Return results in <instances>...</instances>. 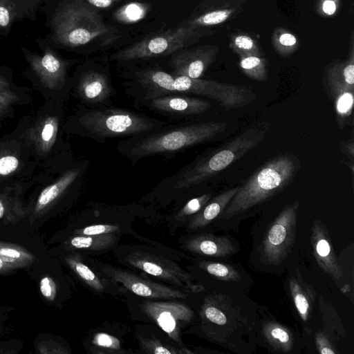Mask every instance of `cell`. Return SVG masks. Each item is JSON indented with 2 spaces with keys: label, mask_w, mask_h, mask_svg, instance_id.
Returning a JSON list of instances; mask_svg holds the SVG:
<instances>
[{
  "label": "cell",
  "mask_w": 354,
  "mask_h": 354,
  "mask_svg": "<svg viewBox=\"0 0 354 354\" xmlns=\"http://www.w3.org/2000/svg\"><path fill=\"white\" fill-rule=\"evenodd\" d=\"M260 305L238 286L218 283L203 297L198 331L209 342L236 354H253L257 346Z\"/></svg>",
  "instance_id": "cell-1"
},
{
  "label": "cell",
  "mask_w": 354,
  "mask_h": 354,
  "mask_svg": "<svg viewBox=\"0 0 354 354\" xmlns=\"http://www.w3.org/2000/svg\"><path fill=\"white\" fill-rule=\"evenodd\" d=\"M64 104L45 102L24 115L13 129L26 145L39 172L52 171L73 160L69 143L64 138Z\"/></svg>",
  "instance_id": "cell-2"
},
{
  "label": "cell",
  "mask_w": 354,
  "mask_h": 354,
  "mask_svg": "<svg viewBox=\"0 0 354 354\" xmlns=\"http://www.w3.org/2000/svg\"><path fill=\"white\" fill-rule=\"evenodd\" d=\"M300 168L299 158L291 153L279 154L259 167L241 186L216 221L230 227L254 207L269 201L288 187Z\"/></svg>",
  "instance_id": "cell-3"
},
{
  "label": "cell",
  "mask_w": 354,
  "mask_h": 354,
  "mask_svg": "<svg viewBox=\"0 0 354 354\" xmlns=\"http://www.w3.org/2000/svg\"><path fill=\"white\" fill-rule=\"evenodd\" d=\"M164 126V122L118 109H84L71 115L64 125L66 133L95 140L135 136Z\"/></svg>",
  "instance_id": "cell-4"
},
{
  "label": "cell",
  "mask_w": 354,
  "mask_h": 354,
  "mask_svg": "<svg viewBox=\"0 0 354 354\" xmlns=\"http://www.w3.org/2000/svg\"><path fill=\"white\" fill-rule=\"evenodd\" d=\"M268 130L260 124L207 151L171 178L174 189L185 190L216 176L261 143Z\"/></svg>",
  "instance_id": "cell-5"
},
{
  "label": "cell",
  "mask_w": 354,
  "mask_h": 354,
  "mask_svg": "<svg viewBox=\"0 0 354 354\" xmlns=\"http://www.w3.org/2000/svg\"><path fill=\"white\" fill-rule=\"evenodd\" d=\"M224 122H204L158 131L118 145L121 152L134 160L156 154L178 152L207 142L227 129Z\"/></svg>",
  "instance_id": "cell-6"
},
{
  "label": "cell",
  "mask_w": 354,
  "mask_h": 354,
  "mask_svg": "<svg viewBox=\"0 0 354 354\" xmlns=\"http://www.w3.org/2000/svg\"><path fill=\"white\" fill-rule=\"evenodd\" d=\"M299 208L298 201L286 204L261 234L254 238L251 255L254 264L261 270L283 272L295 242Z\"/></svg>",
  "instance_id": "cell-7"
},
{
  "label": "cell",
  "mask_w": 354,
  "mask_h": 354,
  "mask_svg": "<svg viewBox=\"0 0 354 354\" xmlns=\"http://www.w3.org/2000/svg\"><path fill=\"white\" fill-rule=\"evenodd\" d=\"M52 40L66 47L86 44L110 31L97 8L83 0H67L53 15Z\"/></svg>",
  "instance_id": "cell-8"
},
{
  "label": "cell",
  "mask_w": 354,
  "mask_h": 354,
  "mask_svg": "<svg viewBox=\"0 0 354 354\" xmlns=\"http://www.w3.org/2000/svg\"><path fill=\"white\" fill-rule=\"evenodd\" d=\"M28 68L26 76L45 102L64 104L70 97L72 80L68 77L69 62L50 47L42 54L24 52Z\"/></svg>",
  "instance_id": "cell-9"
},
{
  "label": "cell",
  "mask_w": 354,
  "mask_h": 354,
  "mask_svg": "<svg viewBox=\"0 0 354 354\" xmlns=\"http://www.w3.org/2000/svg\"><path fill=\"white\" fill-rule=\"evenodd\" d=\"M138 81L148 91L147 100L168 93H189L207 97L223 105L228 102L232 93V88L228 83L175 75L158 69L140 72Z\"/></svg>",
  "instance_id": "cell-10"
},
{
  "label": "cell",
  "mask_w": 354,
  "mask_h": 354,
  "mask_svg": "<svg viewBox=\"0 0 354 354\" xmlns=\"http://www.w3.org/2000/svg\"><path fill=\"white\" fill-rule=\"evenodd\" d=\"M216 32L211 28L184 26L151 35L114 55L117 60L130 61L173 54Z\"/></svg>",
  "instance_id": "cell-11"
},
{
  "label": "cell",
  "mask_w": 354,
  "mask_h": 354,
  "mask_svg": "<svg viewBox=\"0 0 354 354\" xmlns=\"http://www.w3.org/2000/svg\"><path fill=\"white\" fill-rule=\"evenodd\" d=\"M82 163L73 160L52 171H40L26 212L41 216L50 212L80 185L83 174Z\"/></svg>",
  "instance_id": "cell-12"
},
{
  "label": "cell",
  "mask_w": 354,
  "mask_h": 354,
  "mask_svg": "<svg viewBox=\"0 0 354 354\" xmlns=\"http://www.w3.org/2000/svg\"><path fill=\"white\" fill-rule=\"evenodd\" d=\"M38 172L26 145L14 132L0 138V187L34 180Z\"/></svg>",
  "instance_id": "cell-13"
},
{
  "label": "cell",
  "mask_w": 354,
  "mask_h": 354,
  "mask_svg": "<svg viewBox=\"0 0 354 354\" xmlns=\"http://www.w3.org/2000/svg\"><path fill=\"white\" fill-rule=\"evenodd\" d=\"M125 261L131 267L181 287L191 294H198L205 290V286L194 283L189 273L165 257L135 251L127 255Z\"/></svg>",
  "instance_id": "cell-14"
},
{
  "label": "cell",
  "mask_w": 354,
  "mask_h": 354,
  "mask_svg": "<svg viewBox=\"0 0 354 354\" xmlns=\"http://www.w3.org/2000/svg\"><path fill=\"white\" fill-rule=\"evenodd\" d=\"M259 312L257 345L274 353H299L303 346L299 334L278 321L265 307L260 305Z\"/></svg>",
  "instance_id": "cell-15"
},
{
  "label": "cell",
  "mask_w": 354,
  "mask_h": 354,
  "mask_svg": "<svg viewBox=\"0 0 354 354\" xmlns=\"http://www.w3.org/2000/svg\"><path fill=\"white\" fill-rule=\"evenodd\" d=\"M143 310L157 325L178 344H182L181 328L194 317V311L187 305L173 301L144 302Z\"/></svg>",
  "instance_id": "cell-16"
},
{
  "label": "cell",
  "mask_w": 354,
  "mask_h": 354,
  "mask_svg": "<svg viewBox=\"0 0 354 354\" xmlns=\"http://www.w3.org/2000/svg\"><path fill=\"white\" fill-rule=\"evenodd\" d=\"M310 243L319 266L335 282L344 294L349 293L351 290L346 283L344 272L334 252L328 229L317 218L313 222Z\"/></svg>",
  "instance_id": "cell-17"
},
{
  "label": "cell",
  "mask_w": 354,
  "mask_h": 354,
  "mask_svg": "<svg viewBox=\"0 0 354 354\" xmlns=\"http://www.w3.org/2000/svg\"><path fill=\"white\" fill-rule=\"evenodd\" d=\"M104 272L115 282L138 296L150 299H187L191 293L156 283L132 274L127 270L106 267Z\"/></svg>",
  "instance_id": "cell-18"
},
{
  "label": "cell",
  "mask_w": 354,
  "mask_h": 354,
  "mask_svg": "<svg viewBox=\"0 0 354 354\" xmlns=\"http://www.w3.org/2000/svg\"><path fill=\"white\" fill-rule=\"evenodd\" d=\"M288 293L297 312L304 333L313 332V315L316 301L315 290L303 278L300 270L290 268L286 278Z\"/></svg>",
  "instance_id": "cell-19"
},
{
  "label": "cell",
  "mask_w": 354,
  "mask_h": 354,
  "mask_svg": "<svg viewBox=\"0 0 354 354\" xmlns=\"http://www.w3.org/2000/svg\"><path fill=\"white\" fill-rule=\"evenodd\" d=\"M218 51L219 48L212 44L186 48L173 53L169 64L175 75L201 78L215 62Z\"/></svg>",
  "instance_id": "cell-20"
},
{
  "label": "cell",
  "mask_w": 354,
  "mask_h": 354,
  "mask_svg": "<svg viewBox=\"0 0 354 354\" xmlns=\"http://www.w3.org/2000/svg\"><path fill=\"white\" fill-rule=\"evenodd\" d=\"M248 0H205L186 25L212 28L236 18L243 11Z\"/></svg>",
  "instance_id": "cell-21"
},
{
  "label": "cell",
  "mask_w": 354,
  "mask_h": 354,
  "mask_svg": "<svg viewBox=\"0 0 354 354\" xmlns=\"http://www.w3.org/2000/svg\"><path fill=\"white\" fill-rule=\"evenodd\" d=\"M112 93L107 75L96 70L84 71L72 80L71 95L88 106L107 102Z\"/></svg>",
  "instance_id": "cell-22"
},
{
  "label": "cell",
  "mask_w": 354,
  "mask_h": 354,
  "mask_svg": "<svg viewBox=\"0 0 354 354\" xmlns=\"http://www.w3.org/2000/svg\"><path fill=\"white\" fill-rule=\"evenodd\" d=\"M323 84L328 96L347 90L354 91V37L351 32L347 56L344 60H335L326 65L323 73Z\"/></svg>",
  "instance_id": "cell-23"
},
{
  "label": "cell",
  "mask_w": 354,
  "mask_h": 354,
  "mask_svg": "<svg viewBox=\"0 0 354 354\" xmlns=\"http://www.w3.org/2000/svg\"><path fill=\"white\" fill-rule=\"evenodd\" d=\"M185 249L194 254L215 258L230 257L239 252V242L229 235L203 233L188 238Z\"/></svg>",
  "instance_id": "cell-24"
},
{
  "label": "cell",
  "mask_w": 354,
  "mask_h": 354,
  "mask_svg": "<svg viewBox=\"0 0 354 354\" xmlns=\"http://www.w3.org/2000/svg\"><path fill=\"white\" fill-rule=\"evenodd\" d=\"M155 111L175 115H191L208 111L212 104L207 100L189 96L160 95L147 100Z\"/></svg>",
  "instance_id": "cell-25"
},
{
  "label": "cell",
  "mask_w": 354,
  "mask_h": 354,
  "mask_svg": "<svg viewBox=\"0 0 354 354\" xmlns=\"http://www.w3.org/2000/svg\"><path fill=\"white\" fill-rule=\"evenodd\" d=\"M198 266L218 283L234 285L248 292L253 284L251 275L234 262L205 260L200 261Z\"/></svg>",
  "instance_id": "cell-26"
},
{
  "label": "cell",
  "mask_w": 354,
  "mask_h": 354,
  "mask_svg": "<svg viewBox=\"0 0 354 354\" xmlns=\"http://www.w3.org/2000/svg\"><path fill=\"white\" fill-rule=\"evenodd\" d=\"M35 180L13 186L0 187V220L13 219L26 213L23 196L34 185Z\"/></svg>",
  "instance_id": "cell-27"
},
{
  "label": "cell",
  "mask_w": 354,
  "mask_h": 354,
  "mask_svg": "<svg viewBox=\"0 0 354 354\" xmlns=\"http://www.w3.org/2000/svg\"><path fill=\"white\" fill-rule=\"evenodd\" d=\"M238 189L239 186H236L212 198L199 212L189 218L187 227L191 230H196L216 221Z\"/></svg>",
  "instance_id": "cell-28"
},
{
  "label": "cell",
  "mask_w": 354,
  "mask_h": 354,
  "mask_svg": "<svg viewBox=\"0 0 354 354\" xmlns=\"http://www.w3.org/2000/svg\"><path fill=\"white\" fill-rule=\"evenodd\" d=\"M30 88L16 84L0 88V125L15 115V108L32 103Z\"/></svg>",
  "instance_id": "cell-29"
},
{
  "label": "cell",
  "mask_w": 354,
  "mask_h": 354,
  "mask_svg": "<svg viewBox=\"0 0 354 354\" xmlns=\"http://www.w3.org/2000/svg\"><path fill=\"white\" fill-rule=\"evenodd\" d=\"M319 311L323 322V330L335 343L340 339H345L347 336L344 324L333 308L321 295L318 299Z\"/></svg>",
  "instance_id": "cell-30"
},
{
  "label": "cell",
  "mask_w": 354,
  "mask_h": 354,
  "mask_svg": "<svg viewBox=\"0 0 354 354\" xmlns=\"http://www.w3.org/2000/svg\"><path fill=\"white\" fill-rule=\"evenodd\" d=\"M230 48L239 57L246 55L264 56L259 42L250 35L236 32L230 35Z\"/></svg>",
  "instance_id": "cell-31"
},
{
  "label": "cell",
  "mask_w": 354,
  "mask_h": 354,
  "mask_svg": "<svg viewBox=\"0 0 354 354\" xmlns=\"http://www.w3.org/2000/svg\"><path fill=\"white\" fill-rule=\"evenodd\" d=\"M272 44L274 50L283 57L294 54L300 46L297 36L283 27H277L273 30Z\"/></svg>",
  "instance_id": "cell-32"
},
{
  "label": "cell",
  "mask_w": 354,
  "mask_h": 354,
  "mask_svg": "<svg viewBox=\"0 0 354 354\" xmlns=\"http://www.w3.org/2000/svg\"><path fill=\"white\" fill-rule=\"evenodd\" d=\"M0 259L12 268H18L30 265L34 257L17 245L0 241Z\"/></svg>",
  "instance_id": "cell-33"
},
{
  "label": "cell",
  "mask_w": 354,
  "mask_h": 354,
  "mask_svg": "<svg viewBox=\"0 0 354 354\" xmlns=\"http://www.w3.org/2000/svg\"><path fill=\"white\" fill-rule=\"evenodd\" d=\"M116 241L115 233L99 235H77L70 240V245L75 249L100 250L113 245Z\"/></svg>",
  "instance_id": "cell-34"
},
{
  "label": "cell",
  "mask_w": 354,
  "mask_h": 354,
  "mask_svg": "<svg viewBox=\"0 0 354 354\" xmlns=\"http://www.w3.org/2000/svg\"><path fill=\"white\" fill-rule=\"evenodd\" d=\"M66 261L72 270L85 282L90 288L97 292H103L105 286L99 277L90 269L77 254L69 255Z\"/></svg>",
  "instance_id": "cell-35"
},
{
  "label": "cell",
  "mask_w": 354,
  "mask_h": 354,
  "mask_svg": "<svg viewBox=\"0 0 354 354\" xmlns=\"http://www.w3.org/2000/svg\"><path fill=\"white\" fill-rule=\"evenodd\" d=\"M239 64L242 72L248 77L258 82L268 80V62L264 56H241Z\"/></svg>",
  "instance_id": "cell-36"
},
{
  "label": "cell",
  "mask_w": 354,
  "mask_h": 354,
  "mask_svg": "<svg viewBox=\"0 0 354 354\" xmlns=\"http://www.w3.org/2000/svg\"><path fill=\"white\" fill-rule=\"evenodd\" d=\"M354 91H342L331 98L335 106L337 123L339 129L344 128L352 115Z\"/></svg>",
  "instance_id": "cell-37"
},
{
  "label": "cell",
  "mask_w": 354,
  "mask_h": 354,
  "mask_svg": "<svg viewBox=\"0 0 354 354\" xmlns=\"http://www.w3.org/2000/svg\"><path fill=\"white\" fill-rule=\"evenodd\" d=\"M142 350L147 353L154 354H182L193 353L194 352L185 348H176L169 345H165L156 338H138Z\"/></svg>",
  "instance_id": "cell-38"
},
{
  "label": "cell",
  "mask_w": 354,
  "mask_h": 354,
  "mask_svg": "<svg viewBox=\"0 0 354 354\" xmlns=\"http://www.w3.org/2000/svg\"><path fill=\"white\" fill-rule=\"evenodd\" d=\"M22 16V11L14 0H0V28L6 30Z\"/></svg>",
  "instance_id": "cell-39"
},
{
  "label": "cell",
  "mask_w": 354,
  "mask_h": 354,
  "mask_svg": "<svg viewBox=\"0 0 354 354\" xmlns=\"http://www.w3.org/2000/svg\"><path fill=\"white\" fill-rule=\"evenodd\" d=\"M147 12V6L132 3L121 8L115 14L118 20L125 22H135L141 19Z\"/></svg>",
  "instance_id": "cell-40"
},
{
  "label": "cell",
  "mask_w": 354,
  "mask_h": 354,
  "mask_svg": "<svg viewBox=\"0 0 354 354\" xmlns=\"http://www.w3.org/2000/svg\"><path fill=\"white\" fill-rule=\"evenodd\" d=\"M212 194H205L189 201L176 214L175 219L184 221L187 217L194 215L212 198Z\"/></svg>",
  "instance_id": "cell-41"
},
{
  "label": "cell",
  "mask_w": 354,
  "mask_h": 354,
  "mask_svg": "<svg viewBox=\"0 0 354 354\" xmlns=\"http://www.w3.org/2000/svg\"><path fill=\"white\" fill-rule=\"evenodd\" d=\"M92 344L96 347L106 350L108 352L120 351L122 348L120 340L110 334L97 333L93 337Z\"/></svg>",
  "instance_id": "cell-42"
},
{
  "label": "cell",
  "mask_w": 354,
  "mask_h": 354,
  "mask_svg": "<svg viewBox=\"0 0 354 354\" xmlns=\"http://www.w3.org/2000/svg\"><path fill=\"white\" fill-rule=\"evenodd\" d=\"M342 0H314L315 12L322 17H333L339 11Z\"/></svg>",
  "instance_id": "cell-43"
},
{
  "label": "cell",
  "mask_w": 354,
  "mask_h": 354,
  "mask_svg": "<svg viewBox=\"0 0 354 354\" xmlns=\"http://www.w3.org/2000/svg\"><path fill=\"white\" fill-rule=\"evenodd\" d=\"M315 343L317 352L320 354H337L339 353L335 343L323 330H317L315 333Z\"/></svg>",
  "instance_id": "cell-44"
},
{
  "label": "cell",
  "mask_w": 354,
  "mask_h": 354,
  "mask_svg": "<svg viewBox=\"0 0 354 354\" xmlns=\"http://www.w3.org/2000/svg\"><path fill=\"white\" fill-rule=\"evenodd\" d=\"M120 227L115 225L98 224L77 230L75 233L77 235H99L109 233H117Z\"/></svg>",
  "instance_id": "cell-45"
},
{
  "label": "cell",
  "mask_w": 354,
  "mask_h": 354,
  "mask_svg": "<svg viewBox=\"0 0 354 354\" xmlns=\"http://www.w3.org/2000/svg\"><path fill=\"white\" fill-rule=\"evenodd\" d=\"M39 289L44 297L53 299L55 295V285L53 281L48 277H43L39 283Z\"/></svg>",
  "instance_id": "cell-46"
},
{
  "label": "cell",
  "mask_w": 354,
  "mask_h": 354,
  "mask_svg": "<svg viewBox=\"0 0 354 354\" xmlns=\"http://www.w3.org/2000/svg\"><path fill=\"white\" fill-rule=\"evenodd\" d=\"M341 151L344 153L353 162L354 158V140L353 136L347 142H342L340 144Z\"/></svg>",
  "instance_id": "cell-47"
},
{
  "label": "cell",
  "mask_w": 354,
  "mask_h": 354,
  "mask_svg": "<svg viewBox=\"0 0 354 354\" xmlns=\"http://www.w3.org/2000/svg\"><path fill=\"white\" fill-rule=\"evenodd\" d=\"M97 8H107L122 0H83Z\"/></svg>",
  "instance_id": "cell-48"
},
{
  "label": "cell",
  "mask_w": 354,
  "mask_h": 354,
  "mask_svg": "<svg viewBox=\"0 0 354 354\" xmlns=\"http://www.w3.org/2000/svg\"><path fill=\"white\" fill-rule=\"evenodd\" d=\"M13 84L11 77L0 71V84L5 86H10Z\"/></svg>",
  "instance_id": "cell-49"
},
{
  "label": "cell",
  "mask_w": 354,
  "mask_h": 354,
  "mask_svg": "<svg viewBox=\"0 0 354 354\" xmlns=\"http://www.w3.org/2000/svg\"><path fill=\"white\" fill-rule=\"evenodd\" d=\"M12 269L10 266L0 259V272L8 271Z\"/></svg>",
  "instance_id": "cell-50"
},
{
  "label": "cell",
  "mask_w": 354,
  "mask_h": 354,
  "mask_svg": "<svg viewBox=\"0 0 354 354\" xmlns=\"http://www.w3.org/2000/svg\"><path fill=\"white\" fill-rule=\"evenodd\" d=\"M342 162H344L346 165H347V167L348 168H350L351 171V174H352V176H353V171H354V167H353V162H348L345 160H342Z\"/></svg>",
  "instance_id": "cell-51"
},
{
  "label": "cell",
  "mask_w": 354,
  "mask_h": 354,
  "mask_svg": "<svg viewBox=\"0 0 354 354\" xmlns=\"http://www.w3.org/2000/svg\"><path fill=\"white\" fill-rule=\"evenodd\" d=\"M12 86V85H11ZM7 87H9V86H3L1 84H0V88H7Z\"/></svg>",
  "instance_id": "cell-52"
}]
</instances>
